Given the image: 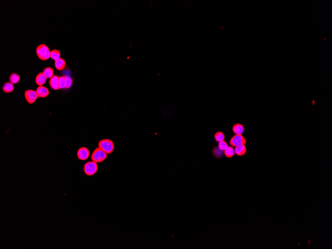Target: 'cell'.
<instances>
[{
	"label": "cell",
	"instance_id": "ac0fdd59",
	"mask_svg": "<svg viewBox=\"0 0 332 249\" xmlns=\"http://www.w3.org/2000/svg\"><path fill=\"white\" fill-rule=\"evenodd\" d=\"M20 77L16 73H13L10 76L9 81L12 84H17L19 82Z\"/></svg>",
	"mask_w": 332,
	"mask_h": 249
},
{
	"label": "cell",
	"instance_id": "7a4b0ae2",
	"mask_svg": "<svg viewBox=\"0 0 332 249\" xmlns=\"http://www.w3.org/2000/svg\"><path fill=\"white\" fill-rule=\"evenodd\" d=\"M50 51L48 47L45 44H41L36 48V54L41 60H46L50 57Z\"/></svg>",
	"mask_w": 332,
	"mask_h": 249
},
{
	"label": "cell",
	"instance_id": "ba28073f",
	"mask_svg": "<svg viewBox=\"0 0 332 249\" xmlns=\"http://www.w3.org/2000/svg\"><path fill=\"white\" fill-rule=\"evenodd\" d=\"M38 97H47L49 94L48 89L44 86H39L36 91Z\"/></svg>",
	"mask_w": 332,
	"mask_h": 249
},
{
	"label": "cell",
	"instance_id": "5b68a950",
	"mask_svg": "<svg viewBox=\"0 0 332 249\" xmlns=\"http://www.w3.org/2000/svg\"><path fill=\"white\" fill-rule=\"evenodd\" d=\"M247 141L242 134H235L230 140L229 143L232 147H237L239 146L245 145Z\"/></svg>",
	"mask_w": 332,
	"mask_h": 249
},
{
	"label": "cell",
	"instance_id": "e0dca14e",
	"mask_svg": "<svg viewBox=\"0 0 332 249\" xmlns=\"http://www.w3.org/2000/svg\"><path fill=\"white\" fill-rule=\"evenodd\" d=\"M44 75L47 78H51L53 77L54 70L53 69L50 67H47L44 69L43 72Z\"/></svg>",
	"mask_w": 332,
	"mask_h": 249
},
{
	"label": "cell",
	"instance_id": "8992f818",
	"mask_svg": "<svg viewBox=\"0 0 332 249\" xmlns=\"http://www.w3.org/2000/svg\"><path fill=\"white\" fill-rule=\"evenodd\" d=\"M24 95L26 100H27V102L28 103L31 104H33L34 102L38 97V95L36 92L32 90H28V91H26Z\"/></svg>",
	"mask_w": 332,
	"mask_h": 249
},
{
	"label": "cell",
	"instance_id": "9c48e42d",
	"mask_svg": "<svg viewBox=\"0 0 332 249\" xmlns=\"http://www.w3.org/2000/svg\"><path fill=\"white\" fill-rule=\"evenodd\" d=\"M58 77L57 76H53L50 79L49 81V85L52 89L54 90H58L59 89L58 86Z\"/></svg>",
	"mask_w": 332,
	"mask_h": 249
},
{
	"label": "cell",
	"instance_id": "5bb4252c",
	"mask_svg": "<svg viewBox=\"0 0 332 249\" xmlns=\"http://www.w3.org/2000/svg\"><path fill=\"white\" fill-rule=\"evenodd\" d=\"M66 63L63 59L60 58L55 61V67L57 69L61 71L65 68Z\"/></svg>",
	"mask_w": 332,
	"mask_h": 249
},
{
	"label": "cell",
	"instance_id": "3957f363",
	"mask_svg": "<svg viewBox=\"0 0 332 249\" xmlns=\"http://www.w3.org/2000/svg\"><path fill=\"white\" fill-rule=\"evenodd\" d=\"M108 157V154L103 150L98 147L94 150L91 156V159L95 163L103 162Z\"/></svg>",
	"mask_w": 332,
	"mask_h": 249
},
{
	"label": "cell",
	"instance_id": "6da1fadb",
	"mask_svg": "<svg viewBox=\"0 0 332 249\" xmlns=\"http://www.w3.org/2000/svg\"><path fill=\"white\" fill-rule=\"evenodd\" d=\"M98 147L103 150L107 154H111L115 150V145L113 141L110 139H103L98 143Z\"/></svg>",
	"mask_w": 332,
	"mask_h": 249
},
{
	"label": "cell",
	"instance_id": "8fae6325",
	"mask_svg": "<svg viewBox=\"0 0 332 249\" xmlns=\"http://www.w3.org/2000/svg\"><path fill=\"white\" fill-rule=\"evenodd\" d=\"M232 131L235 134H242L244 131V127L240 123H236L232 127Z\"/></svg>",
	"mask_w": 332,
	"mask_h": 249
},
{
	"label": "cell",
	"instance_id": "9a60e30c",
	"mask_svg": "<svg viewBox=\"0 0 332 249\" xmlns=\"http://www.w3.org/2000/svg\"><path fill=\"white\" fill-rule=\"evenodd\" d=\"M14 90V86L11 82H6L4 84L3 87V91L6 93L11 92Z\"/></svg>",
	"mask_w": 332,
	"mask_h": 249
},
{
	"label": "cell",
	"instance_id": "ffe728a7",
	"mask_svg": "<svg viewBox=\"0 0 332 249\" xmlns=\"http://www.w3.org/2000/svg\"><path fill=\"white\" fill-rule=\"evenodd\" d=\"M58 86L59 89H65L66 87V80L65 76H61L58 79Z\"/></svg>",
	"mask_w": 332,
	"mask_h": 249
},
{
	"label": "cell",
	"instance_id": "30bf717a",
	"mask_svg": "<svg viewBox=\"0 0 332 249\" xmlns=\"http://www.w3.org/2000/svg\"><path fill=\"white\" fill-rule=\"evenodd\" d=\"M46 80H47V78L44 75L43 73H39L36 77V83L39 86H42L44 84Z\"/></svg>",
	"mask_w": 332,
	"mask_h": 249
},
{
	"label": "cell",
	"instance_id": "277c9868",
	"mask_svg": "<svg viewBox=\"0 0 332 249\" xmlns=\"http://www.w3.org/2000/svg\"><path fill=\"white\" fill-rule=\"evenodd\" d=\"M84 172L85 175L91 176L95 175L98 170V166L97 163L92 161L85 164L84 168Z\"/></svg>",
	"mask_w": 332,
	"mask_h": 249
},
{
	"label": "cell",
	"instance_id": "d6986e66",
	"mask_svg": "<svg viewBox=\"0 0 332 249\" xmlns=\"http://www.w3.org/2000/svg\"><path fill=\"white\" fill-rule=\"evenodd\" d=\"M225 134L223 132L221 131H218L215 133L214 134V138L217 142H220L221 141H224L225 139Z\"/></svg>",
	"mask_w": 332,
	"mask_h": 249
},
{
	"label": "cell",
	"instance_id": "44dd1931",
	"mask_svg": "<svg viewBox=\"0 0 332 249\" xmlns=\"http://www.w3.org/2000/svg\"><path fill=\"white\" fill-rule=\"evenodd\" d=\"M50 57L53 60H58L60 58V52L58 50H53L50 52Z\"/></svg>",
	"mask_w": 332,
	"mask_h": 249
},
{
	"label": "cell",
	"instance_id": "2e32d148",
	"mask_svg": "<svg viewBox=\"0 0 332 249\" xmlns=\"http://www.w3.org/2000/svg\"><path fill=\"white\" fill-rule=\"evenodd\" d=\"M212 154L217 158H221L224 155V151L220 150L218 147H216L212 150Z\"/></svg>",
	"mask_w": 332,
	"mask_h": 249
},
{
	"label": "cell",
	"instance_id": "52a82bcc",
	"mask_svg": "<svg viewBox=\"0 0 332 249\" xmlns=\"http://www.w3.org/2000/svg\"><path fill=\"white\" fill-rule=\"evenodd\" d=\"M90 151L87 148L81 147L78 151V158L80 160L84 161L87 160L90 157Z\"/></svg>",
	"mask_w": 332,
	"mask_h": 249
},
{
	"label": "cell",
	"instance_id": "7c38bea8",
	"mask_svg": "<svg viewBox=\"0 0 332 249\" xmlns=\"http://www.w3.org/2000/svg\"><path fill=\"white\" fill-rule=\"evenodd\" d=\"M247 148L245 145L239 146L235 148V152L237 155L242 156L247 153Z\"/></svg>",
	"mask_w": 332,
	"mask_h": 249
},
{
	"label": "cell",
	"instance_id": "603a6c76",
	"mask_svg": "<svg viewBox=\"0 0 332 249\" xmlns=\"http://www.w3.org/2000/svg\"><path fill=\"white\" fill-rule=\"evenodd\" d=\"M66 80V89L71 87L73 84L72 79L69 76H65Z\"/></svg>",
	"mask_w": 332,
	"mask_h": 249
},
{
	"label": "cell",
	"instance_id": "4fadbf2b",
	"mask_svg": "<svg viewBox=\"0 0 332 249\" xmlns=\"http://www.w3.org/2000/svg\"><path fill=\"white\" fill-rule=\"evenodd\" d=\"M235 154V149L232 146H228L227 148L224 151V154L228 158H232Z\"/></svg>",
	"mask_w": 332,
	"mask_h": 249
},
{
	"label": "cell",
	"instance_id": "7402d4cb",
	"mask_svg": "<svg viewBox=\"0 0 332 249\" xmlns=\"http://www.w3.org/2000/svg\"><path fill=\"white\" fill-rule=\"evenodd\" d=\"M228 147V145L227 143L226 142V141H224H224H221V142H219L218 146V147L219 148L220 150L222 151H224L225 149H227Z\"/></svg>",
	"mask_w": 332,
	"mask_h": 249
}]
</instances>
